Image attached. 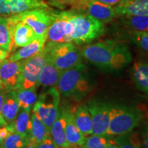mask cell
Returning a JSON list of instances; mask_svg holds the SVG:
<instances>
[{
  "label": "cell",
  "mask_w": 148,
  "mask_h": 148,
  "mask_svg": "<svg viewBox=\"0 0 148 148\" xmlns=\"http://www.w3.org/2000/svg\"><path fill=\"white\" fill-rule=\"evenodd\" d=\"M82 57L100 69L119 70L130 63L132 55L126 44L115 40H106L90 44L80 51Z\"/></svg>",
  "instance_id": "1"
},
{
  "label": "cell",
  "mask_w": 148,
  "mask_h": 148,
  "mask_svg": "<svg viewBox=\"0 0 148 148\" xmlns=\"http://www.w3.org/2000/svg\"><path fill=\"white\" fill-rule=\"evenodd\" d=\"M70 18L73 25L71 41L77 45L90 43L104 32L103 23L92 18L84 11L70 10Z\"/></svg>",
  "instance_id": "2"
},
{
  "label": "cell",
  "mask_w": 148,
  "mask_h": 148,
  "mask_svg": "<svg viewBox=\"0 0 148 148\" xmlns=\"http://www.w3.org/2000/svg\"><path fill=\"white\" fill-rule=\"evenodd\" d=\"M56 85L60 94L64 97H83L90 88L86 66L81 62L63 71Z\"/></svg>",
  "instance_id": "3"
},
{
  "label": "cell",
  "mask_w": 148,
  "mask_h": 148,
  "mask_svg": "<svg viewBox=\"0 0 148 148\" xmlns=\"http://www.w3.org/2000/svg\"><path fill=\"white\" fill-rule=\"evenodd\" d=\"M144 117L143 112L138 108L111 105L110 123L106 135L119 136L131 132Z\"/></svg>",
  "instance_id": "4"
},
{
  "label": "cell",
  "mask_w": 148,
  "mask_h": 148,
  "mask_svg": "<svg viewBox=\"0 0 148 148\" xmlns=\"http://www.w3.org/2000/svg\"><path fill=\"white\" fill-rule=\"evenodd\" d=\"M44 47L47 51V60L61 72L82 62L81 52L71 42H47Z\"/></svg>",
  "instance_id": "5"
},
{
  "label": "cell",
  "mask_w": 148,
  "mask_h": 148,
  "mask_svg": "<svg viewBox=\"0 0 148 148\" xmlns=\"http://www.w3.org/2000/svg\"><path fill=\"white\" fill-rule=\"evenodd\" d=\"M60 99L58 88L51 86L40 94L33 108V112L40 118L49 130L60 113Z\"/></svg>",
  "instance_id": "6"
},
{
  "label": "cell",
  "mask_w": 148,
  "mask_h": 148,
  "mask_svg": "<svg viewBox=\"0 0 148 148\" xmlns=\"http://www.w3.org/2000/svg\"><path fill=\"white\" fill-rule=\"evenodd\" d=\"M55 11L49 8H35L14 14L16 18L28 25L37 37H47L48 28L54 19Z\"/></svg>",
  "instance_id": "7"
},
{
  "label": "cell",
  "mask_w": 148,
  "mask_h": 148,
  "mask_svg": "<svg viewBox=\"0 0 148 148\" xmlns=\"http://www.w3.org/2000/svg\"><path fill=\"white\" fill-rule=\"evenodd\" d=\"M23 60V72L20 88L27 89L38 85L40 71L47 61L45 47L38 53ZM19 89V88H18Z\"/></svg>",
  "instance_id": "8"
},
{
  "label": "cell",
  "mask_w": 148,
  "mask_h": 148,
  "mask_svg": "<svg viewBox=\"0 0 148 148\" xmlns=\"http://www.w3.org/2000/svg\"><path fill=\"white\" fill-rule=\"evenodd\" d=\"M73 25L70 18V11L55 12L54 19L47 32V40L50 42H69Z\"/></svg>",
  "instance_id": "9"
},
{
  "label": "cell",
  "mask_w": 148,
  "mask_h": 148,
  "mask_svg": "<svg viewBox=\"0 0 148 148\" xmlns=\"http://www.w3.org/2000/svg\"><path fill=\"white\" fill-rule=\"evenodd\" d=\"M92 119V134L106 136L109 123L111 105L103 101L92 99L87 105Z\"/></svg>",
  "instance_id": "10"
},
{
  "label": "cell",
  "mask_w": 148,
  "mask_h": 148,
  "mask_svg": "<svg viewBox=\"0 0 148 148\" xmlns=\"http://www.w3.org/2000/svg\"><path fill=\"white\" fill-rule=\"evenodd\" d=\"M8 25L11 36L10 52L17 47L28 45L37 37L34 30L28 25L18 20L14 15L8 18Z\"/></svg>",
  "instance_id": "11"
},
{
  "label": "cell",
  "mask_w": 148,
  "mask_h": 148,
  "mask_svg": "<svg viewBox=\"0 0 148 148\" xmlns=\"http://www.w3.org/2000/svg\"><path fill=\"white\" fill-rule=\"evenodd\" d=\"M23 72V60H4L0 63V79L3 89L11 90L20 88Z\"/></svg>",
  "instance_id": "12"
},
{
  "label": "cell",
  "mask_w": 148,
  "mask_h": 148,
  "mask_svg": "<svg viewBox=\"0 0 148 148\" xmlns=\"http://www.w3.org/2000/svg\"><path fill=\"white\" fill-rule=\"evenodd\" d=\"M73 9L84 11L92 18L102 23H108L117 16L114 6L105 4L95 0L81 1Z\"/></svg>",
  "instance_id": "13"
},
{
  "label": "cell",
  "mask_w": 148,
  "mask_h": 148,
  "mask_svg": "<svg viewBox=\"0 0 148 148\" xmlns=\"http://www.w3.org/2000/svg\"><path fill=\"white\" fill-rule=\"evenodd\" d=\"M49 8L42 0H0V15L12 16L35 8Z\"/></svg>",
  "instance_id": "14"
},
{
  "label": "cell",
  "mask_w": 148,
  "mask_h": 148,
  "mask_svg": "<svg viewBox=\"0 0 148 148\" xmlns=\"http://www.w3.org/2000/svg\"><path fill=\"white\" fill-rule=\"evenodd\" d=\"M117 16H148V0H123L114 6Z\"/></svg>",
  "instance_id": "15"
},
{
  "label": "cell",
  "mask_w": 148,
  "mask_h": 148,
  "mask_svg": "<svg viewBox=\"0 0 148 148\" xmlns=\"http://www.w3.org/2000/svg\"><path fill=\"white\" fill-rule=\"evenodd\" d=\"M66 123L65 125L66 140L70 147L80 146L85 143L86 137L76 126L73 119V111L66 110Z\"/></svg>",
  "instance_id": "16"
},
{
  "label": "cell",
  "mask_w": 148,
  "mask_h": 148,
  "mask_svg": "<svg viewBox=\"0 0 148 148\" xmlns=\"http://www.w3.org/2000/svg\"><path fill=\"white\" fill-rule=\"evenodd\" d=\"M66 123V110H60L58 117L49 130V134L53 141L56 145L61 148H70L65 136Z\"/></svg>",
  "instance_id": "17"
},
{
  "label": "cell",
  "mask_w": 148,
  "mask_h": 148,
  "mask_svg": "<svg viewBox=\"0 0 148 148\" xmlns=\"http://www.w3.org/2000/svg\"><path fill=\"white\" fill-rule=\"evenodd\" d=\"M47 37H36L28 45L22 47L9 58L10 61H18L25 60L38 53L45 47Z\"/></svg>",
  "instance_id": "18"
},
{
  "label": "cell",
  "mask_w": 148,
  "mask_h": 148,
  "mask_svg": "<svg viewBox=\"0 0 148 148\" xmlns=\"http://www.w3.org/2000/svg\"><path fill=\"white\" fill-rule=\"evenodd\" d=\"M73 119L76 126L86 137L92 134V119L87 105H80L73 111Z\"/></svg>",
  "instance_id": "19"
},
{
  "label": "cell",
  "mask_w": 148,
  "mask_h": 148,
  "mask_svg": "<svg viewBox=\"0 0 148 148\" xmlns=\"http://www.w3.org/2000/svg\"><path fill=\"white\" fill-rule=\"evenodd\" d=\"M15 90H11L5 95L2 107V115L7 123H13L19 111Z\"/></svg>",
  "instance_id": "20"
},
{
  "label": "cell",
  "mask_w": 148,
  "mask_h": 148,
  "mask_svg": "<svg viewBox=\"0 0 148 148\" xmlns=\"http://www.w3.org/2000/svg\"><path fill=\"white\" fill-rule=\"evenodd\" d=\"M132 78L138 89L148 95V62H136L132 68Z\"/></svg>",
  "instance_id": "21"
},
{
  "label": "cell",
  "mask_w": 148,
  "mask_h": 148,
  "mask_svg": "<svg viewBox=\"0 0 148 148\" xmlns=\"http://www.w3.org/2000/svg\"><path fill=\"white\" fill-rule=\"evenodd\" d=\"M61 73L62 72L59 71L50 61L47 60L40 71L38 85L43 86H53L56 85Z\"/></svg>",
  "instance_id": "22"
},
{
  "label": "cell",
  "mask_w": 148,
  "mask_h": 148,
  "mask_svg": "<svg viewBox=\"0 0 148 148\" xmlns=\"http://www.w3.org/2000/svg\"><path fill=\"white\" fill-rule=\"evenodd\" d=\"M30 119L31 131L29 143L37 144L45 139L48 136H50L49 130L34 112L31 114Z\"/></svg>",
  "instance_id": "23"
},
{
  "label": "cell",
  "mask_w": 148,
  "mask_h": 148,
  "mask_svg": "<svg viewBox=\"0 0 148 148\" xmlns=\"http://www.w3.org/2000/svg\"><path fill=\"white\" fill-rule=\"evenodd\" d=\"M19 113L16 116L14 123V130L18 134L28 137L30 140L31 131V108H20Z\"/></svg>",
  "instance_id": "24"
},
{
  "label": "cell",
  "mask_w": 148,
  "mask_h": 148,
  "mask_svg": "<svg viewBox=\"0 0 148 148\" xmlns=\"http://www.w3.org/2000/svg\"><path fill=\"white\" fill-rule=\"evenodd\" d=\"M122 23L132 32H148V16L125 15L121 16Z\"/></svg>",
  "instance_id": "25"
},
{
  "label": "cell",
  "mask_w": 148,
  "mask_h": 148,
  "mask_svg": "<svg viewBox=\"0 0 148 148\" xmlns=\"http://www.w3.org/2000/svg\"><path fill=\"white\" fill-rule=\"evenodd\" d=\"M14 90L20 108H31L36 102V86L27 89L19 88Z\"/></svg>",
  "instance_id": "26"
},
{
  "label": "cell",
  "mask_w": 148,
  "mask_h": 148,
  "mask_svg": "<svg viewBox=\"0 0 148 148\" xmlns=\"http://www.w3.org/2000/svg\"><path fill=\"white\" fill-rule=\"evenodd\" d=\"M30 143L28 137L14 132L10 134L3 140V148H25Z\"/></svg>",
  "instance_id": "27"
},
{
  "label": "cell",
  "mask_w": 148,
  "mask_h": 148,
  "mask_svg": "<svg viewBox=\"0 0 148 148\" xmlns=\"http://www.w3.org/2000/svg\"><path fill=\"white\" fill-rule=\"evenodd\" d=\"M0 49L10 52L11 36L8 25V18L0 16Z\"/></svg>",
  "instance_id": "28"
},
{
  "label": "cell",
  "mask_w": 148,
  "mask_h": 148,
  "mask_svg": "<svg viewBox=\"0 0 148 148\" xmlns=\"http://www.w3.org/2000/svg\"><path fill=\"white\" fill-rule=\"evenodd\" d=\"M120 148H142L140 146L138 135L130 134L119 135L114 138Z\"/></svg>",
  "instance_id": "29"
},
{
  "label": "cell",
  "mask_w": 148,
  "mask_h": 148,
  "mask_svg": "<svg viewBox=\"0 0 148 148\" xmlns=\"http://www.w3.org/2000/svg\"><path fill=\"white\" fill-rule=\"evenodd\" d=\"M108 140L106 136L92 134L89 137H86L82 148H106Z\"/></svg>",
  "instance_id": "30"
},
{
  "label": "cell",
  "mask_w": 148,
  "mask_h": 148,
  "mask_svg": "<svg viewBox=\"0 0 148 148\" xmlns=\"http://www.w3.org/2000/svg\"><path fill=\"white\" fill-rule=\"evenodd\" d=\"M131 39L140 49L148 53V32H132Z\"/></svg>",
  "instance_id": "31"
},
{
  "label": "cell",
  "mask_w": 148,
  "mask_h": 148,
  "mask_svg": "<svg viewBox=\"0 0 148 148\" xmlns=\"http://www.w3.org/2000/svg\"><path fill=\"white\" fill-rule=\"evenodd\" d=\"M42 1L47 5H51L59 8H63L68 5H72L74 8L77 3L80 2L81 0H42Z\"/></svg>",
  "instance_id": "32"
},
{
  "label": "cell",
  "mask_w": 148,
  "mask_h": 148,
  "mask_svg": "<svg viewBox=\"0 0 148 148\" xmlns=\"http://www.w3.org/2000/svg\"><path fill=\"white\" fill-rule=\"evenodd\" d=\"M37 148H60L53 141L51 136H48L40 143L36 144Z\"/></svg>",
  "instance_id": "33"
},
{
  "label": "cell",
  "mask_w": 148,
  "mask_h": 148,
  "mask_svg": "<svg viewBox=\"0 0 148 148\" xmlns=\"http://www.w3.org/2000/svg\"><path fill=\"white\" fill-rule=\"evenodd\" d=\"M1 90H0V121H1V125H3V126H5V125H8V123H6V121H5L4 119H3V115H2V107H3V101H4L5 95H3V93L1 91Z\"/></svg>",
  "instance_id": "34"
},
{
  "label": "cell",
  "mask_w": 148,
  "mask_h": 148,
  "mask_svg": "<svg viewBox=\"0 0 148 148\" xmlns=\"http://www.w3.org/2000/svg\"><path fill=\"white\" fill-rule=\"evenodd\" d=\"M81 1H85V0H81ZM95 1H99V2L105 3V4L111 5V6H114V5L121 2L123 0H95Z\"/></svg>",
  "instance_id": "35"
},
{
  "label": "cell",
  "mask_w": 148,
  "mask_h": 148,
  "mask_svg": "<svg viewBox=\"0 0 148 148\" xmlns=\"http://www.w3.org/2000/svg\"><path fill=\"white\" fill-rule=\"evenodd\" d=\"M142 138H143V143L144 148H148V127L146 128L142 134Z\"/></svg>",
  "instance_id": "36"
},
{
  "label": "cell",
  "mask_w": 148,
  "mask_h": 148,
  "mask_svg": "<svg viewBox=\"0 0 148 148\" xmlns=\"http://www.w3.org/2000/svg\"><path fill=\"white\" fill-rule=\"evenodd\" d=\"M8 56H9L8 51L0 49V63H1L3 60H5V59L8 58Z\"/></svg>",
  "instance_id": "37"
},
{
  "label": "cell",
  "mask_w": 148,
  "mask_h": 148,
  "mask_svg": "<svg viewBox=\"0 0 148 148\" xmlns=\"http://www.w3.org/2000/svg\"><path fill=\"white\" fill-rule=\"evenodd\" d=\"M106 148H120V147L114 139H109L108 140V144H107Z\"/></svg>",
  "instance_id": "38"
},
{
  "label": "cell",
  "mask_w": 148,
  "mask_h": 148,
  "mask_svg": "<svg viewBox=\"0 0 148 148\" xmlns=\"http://www.w3.org/2000/svg\"><path fill=\"white\" fill-rule=\"evenodd\" d=\"M25 148H37V147H36V144H34V143H29L28 145H27Z\"/></svg>",
  "instance_id": "39"
},
{
  "label": "cell",
  "mask_w": 148,
  "mask_h": 148,
  "mask_svg": "<svg viewBox=\"0 0 148 148\" xmlns=\"http://www.w3.org/2000/svg\"><path fill=\"white\" fill-rule=\"evenodd\" d=\"M3 140H4V139L1 137V136H0V148L2 147V145H3Z\"/></svg>",
  "instance_id": "40"
},
{
  "label": "cell",
  "mask_w": 148,
  "mask_h": 148,
  "mask_svg": "<svg viewBox=\"0 0 148 148\" xmlns=\"http://www.w3.org/2000/svg\"><path fill=\"white\" fill-rule=\"evenodd\" d=\"M3 85L1 84V79H0V90H3Z\"/></svg>",
  "instance_id": "41"
},
{
  "label": "cell",
  "mask_w": 148,
  "mask_h": 148,
  "mask_svg": "<svg viewBox=\"0 0 148 148\" xmlns=\"http://www.w3.org/2000/svg\"><path fill=\"white\" fill-rule=\"evenodd\" d=\"M0 125H1V121H0Z\"/></svg>",
  "instance_id": "42"
},
{
  "label": "cell",
  "mask_w": 148,
  "mask_h": 148,
  "mask_svg": "<svg viewBox=\"0 0 148 148\" xmlns=\"http://www.w3.org/2000/svg\"><path fill=\"white\" fill-rule=\"evenodd\" d=\"M1 148H3V147H1Z\"/></svg>",
  "instance_id": "43"
}]
</instances>
